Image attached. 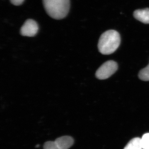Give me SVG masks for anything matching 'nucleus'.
I'll list each match as a JSON object with an SVG mask.
<instances>
[{
  "instance_id": "7",
  "label": "nucleus",
  "mask_w": 149,
  "mask_h": 149,
  "mask_svg": "<svg viewBox=\"0 0 149 149\" xmlns=\"http://www.w3.org/2000/svg\"><path fill=\"white\" fill-rule=\"evenodd\" d=\"M123 149H143L141 139L136 138L132 139Z\"/></svg>"
},
{
  "instance_id": "12",
  "label": "nucleus",
  "mask_w": 149,
  "mask_h": 149,
  "mask_svg": "<svg viewBox=\"0 0 149 149\" xmlns=\"http://www.w3.org/2000/svg\"><path fill=\"white\" fill-rule=\"evenodd\" d=\"M39 147V145H37V146H36V148H38V147Z\"/></svg>"
},
{
  "instance_id": "2",
  "label": "nucleus",
  "mask_w": 149,
  "mask_h": 149,
  "mask_svg": "<svg viewBox=\"0 0 149 149\" xmlns=\"http://www.w3.org/2000/svg\"><path fill=\"white\" fill-rule=\"evenodd\" d=\"M43 3L48 15L54 19H62L69 13L70 0H43Z\"/></svg>"
},
{
  "instance_id": "1",
  "label": "nucleus",
  "mask_w": 149,
  "mask_h": 149,
  "mask_svg": "<svg viewBox=\"0 0 149 149\" xmlns=\"http://www.w3.org/2000/svg\"><path fill=\"white\" fill-rule=\"evenodd\" d=\"M120 37L118 32L109 30L104 32L99 39L98 48L99 52L103 55L114 53L120 45Z\"/></svg>"
},
{
  "instance_id": "10",
  "label": "nucleus",
  "mask_w": 149,
  "mask_h": 149,
  "mask_svg": "<svg viewBox=\"0 0 149 149\" xmlns=\"http://www.w3.org/2000/svg\"><path fill=\"white\" fill-rule=\"evenodd\" d=\"M44 149H60L58 146L55 141H48L44 144Z\"/></svg>"
},
{
  "instance_id": "8",
  "label": "nucleus",
  "mask_w": 149,
  "mask_h": 149,
  "mask_svg": "<svg viewBox=\"0 0 149 149\" xmlns=\"http://www.w3.org/2000/svg\"><path fill=\"white\" fill-rule=\"evenodd\" d=\"M139 77L143 81H149V63L146 68L140 70L139 72Z\"/></svg>"
},
{
  "instance_id": "11",
  "label": "nucleus",
  "mask_w": 149,
  "mask_h": 149,
  "mask_svg": "<svg viewBox=\"0 0 149 149\" xmlns=\"http://www.w3.org/2000/svg\"><path fill=\"white\" fill-rule=\"evenodd\" d=\"M10 2L15 6H19L24 2V0H10Z\"/></svg>"
},
{
  "instance_id": "9",
  "label": "nucleus",
  "mask_w": 149,
  "mask_h": 149,
  "mask_svg": "<svg viewBox=\"0 0 149 149\" xmlns=\"http://www.w3.org/2000/svg\"><path fill=\"white\" fill-rule=\"evenodd\" d=\"M141 141L143 149H149V133L144 134Z\"/></svg>"
},
{
  "instance_id": "6",
  "label": "nucleus",
  "mask_w": 149,
  "mask_h": 149,
  "mask_svg": "<svg viewBox=\"0 0 149 149\" xmlns=\"http://www.w3.org/2000/svg\"><path fill=\"white\" fill-rule=\"evenodd\" d=\"M133 16L141 22L145 24H149V8L137 10L133 13Z\"/></svg>"
},
{
  "instance_id": "5",
  "label": "nucleus",
  "mask_w": 149,
  "mask_h": 149,
  "mask_svg": "<svg viewBox=\"0 0 149 149\" xmlns=\"http://www.w3.org/2000/svg\"><path fill=\"white\" fill-rule=\"evenodd\" d=\"M56 143L60 149H68L72 146L74 143V140L72 137L64 136L56 139Z\"/></svg>"
},
{
  "instance_id": "3",
  "label": "nucleus",
  "mask_w": 149,
  "mask_h": 149,
  "mask_svg": "<svg viewBox=\"0 0 149 149\" xmlns=\"http://www.w3.org/2000/svg\"><path fill=\"white\" fill-rule=\"evenodd\" d=\"M118 65L113 61H108L104 63L96 72V76L100 80H105L109 78L117 71Z\"/></svg>"
},
{
  "instance_id": "4",
  "label": "nucleus",
  "mask_w": 149,
  "mask_h": 149,
  "mask_svg": "<svg viewBox=\"0 0 149 149\" xmlns=\"http://www.w3.org/2000/svg\"><path fill=\"white\" fill-rule=\"evenodd\" d=\"M39 30V26L37 22L32 19H28L22 26L20 30L22 36L34 37L37 34Z\"/></svg>"
}]
</instances>
